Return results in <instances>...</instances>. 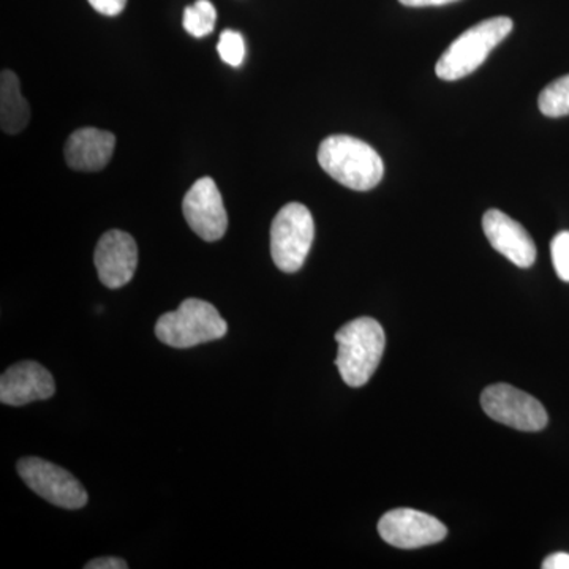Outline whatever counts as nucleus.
<instances>
[{"label": "nucleus", "instance_id": "ddd939ff", "mask_svg": "<svg viewBox=\"0 0 569 569\" xmlns=\"http://www.w3.org/2000/svg\"><path fill=\"white\" fill-rule=\"evenodd\" d=\"M114 148V134L86 127L70 134L66 144L67 164L73 170L88 173L103 170L110 163Z\"/></svg>", "mask_w": 569, "mask_h": 569}, {"label": "nucleus", "instance_id": "6ab92c4d", "mask_svg": "<svg viewBox=\"0 0 569 569\" xmlns=\"http://www.w3.org/2000/svg\"><path fill=\"white\" fill-rule=\"evenodd\" d=\"M89 3L104 17H118L126 9L127 0H89Z\"/></svg>", "mask_w": 569, "mask_h": 569}, {"label": "nucleus", "instance_id": "4468645a", "mask_svg": "<svg viewBox=\"0 0 569 569\" xmlns=\"http://www.w3.org/2000/svg\"><path fill=\"white\" fill-rule=\"evenodd\" d=\"M31 121V107L22 97L20 78L11 70L0 74V127L3 132L17 134Z\"/></svg>", "mask_w": 569, "mask_h": 569}, {"label": "nucleus", "instance_id": "20e7f679", "mask_svg": "<svg viewBox=\"0 0 569 569\" xmlns=\"http://www.w3.org/2000/svg\"><path fill=\"white\" fill-rule=\"evenodd\" d=\"M228 332L219 310L201 299H186L178 310L164 313L156 325V336L164 346L192 348L219 340Z\"/></svg>", "mask_w": 569, "mask_h": 569}, {"label": "nucleus", "instance_id": "1a4fd4ad", "mask_svg": "<svg viewBox=\"0 0 569 569\" xmlns=\"http://www.w3.org/2000/svg\"><path fill=\"white\" fill-rule=\"evenodd\" d=\"M182 212L193 233L213 242L227 233L228 216L222 193L212 178H201L183 197Z\"/></svg>", "mask_w": 569, "mask_h": 569}, {"label": "nucleus", "instance_id": "9d476101", "mask_svg": "<svg viewBox=\"0 0 569 569\" xmlns=\"http://www.w3.org/2000/svg\"><path fill=\"white\" fill-rule=\"evenodd\" d=\"M93 263L104 287L111 290L126 287L137 271V242L126 231H107L97 244Z\"/></svg>", "mask_w": 569, "mask_h": 569}, {"label": "nucleus", "instance_id": "412c9836", "mask_svg": "<svg viewBox=\"0 0 569 569\" xmlns=\"http://www.w3.org/2000/svg\"><path fill=\"white\" fill-rule=\"evenodd\" d=\"M545 569H569V553L557 552L549 556L542 563Z\"/></svg>", "mask_w": 569, "mask_h": 569}, {"label": "nucleus", "instance_id": "9b49d317", "mask_svg": "<svg viewBox=\"0 0 569 569\" xmlns=\"http://www.w3.org/2000/svg\"><path fill=\"white\" fill-rule=\"evenodd\" d=\"M482 230L490 246L518 268L527 269L537 260V246L522 224L507 213L490 209L482 217Z\"/></svg>", "mask_w": 569, "mask_h": 569}, {"label": "nucleus", "instance_id": "6e6552de", "mask_svg": "<svg viewBox=\"0 0 569 569\" xmlns=\"http://www.w3.org/2000/svg\"><path fill=\"white\" fill-rule=\"evenodd\" d=\"M378 533L399 549H419L447 538L443 522L417 509L399 508L387 512L378 522Z\"/></svg>", "mask_w": 569, "mask_h": 569}, {"label": "nucleus", "instance_id": "2eb2a0df", "mask_svg": "<svg viewBox=\"0 0 569 569\" xmlns=\"http://www.w3.org/2000/svg\"><path fill=\"white\" fill-rule=\"evenodd\" d=\"M216 21V7L209 0H197L183 11V29L197 39H203L212 33Z\"/></svg>", "mask_w": 569, "mask_h": 569}, {"label": "nucleus", "instance_id": "dca6fc26", "mask_svg": "<svg viewBox=\"0 0 569 569\" xmlns=\"http://www.w3.org/2000/svg\"><path fill=\"white\" fill-rule=\"evenodd\" d=\"M539 110L548 118H561L569 114V74L550 82L548 88L539 93Z\"/></svg>", "mask_w": 569, "mask_h": 569}, {"label": "nucleus", "instance_id": "4be33fe9", "mask_svg": "<svg viewBox=\"0 0 569 569\" xmlns=\"http://www.w3.org/2000/svg\"><path fill=\"white\" fill-rule=\"evenodd\" d=\"M406 7H440L448 6V3L458 2V0H399Z\"/></svg>", "mask_w": 569, "mask_h": 569}, {"label": "nucleus", "instance_id": "aec40b11", "mask_svg": "<svg viewBox=\"0 0 569 569\" xmlns=\"http://www.w3.org/2000/svg\"><path fill=\"white\" fill-rule=\"evenodd\" d=\"M86 569H127L129 565L121 559L116 557H102V559H96L89 561L84 567Z\"/></svg>", "mask_w": 569, "mask_h": 569}, {"label": "nucleus", "instance_id": "f8f14e48", "mask_svg": "<svg viewBox=\"0 0 569 569\" xmlns=\"http://www.w3.org/2000/svg\"><path fill=\"white\" fill-rule=\"evenodd\" d=\"M54 392V378L39 362H18L0 377V402L6 406H28L50 399Z\"/></svg>", "mask_w": 569, "mask_h": 569}, {"label": "nucleus", "instance_id": "7ed1b4c3", "mask_svg": "<svg viewBox=\"0 0 569 569\" xmlns=\"http://www.w3.org/2000/svg\"><path fill=\"white\" fill-rule=\"evenodd\" d=\"M515 28L508 17L490 18L463 32L449 44L436 66L438 78L443 81H458L473 73L489 58Z\"/></svg>", "mask_w": 569, "mask_h": 569}, {"label": "nucleus", "instance_id": "423d86ee", "mask_svg": "<svg viewBox=\"0 0 569 569\" xmlns=\"http://www.w3.org/2000/svg\"><path fill=\"white\" fill-rule=\"evenodd\" d=\"M481 406L493 421L522 432H539L548 426L549 418L542 403L511 385L498 383L486 388Z\"/></svg>", "mask_w": 569, "mask_h": 569}, {"label": "nucleus", "instance_id": "a211bd4d", "mask_svg": "<svg viewBox=\"0 0 569 569\" xmlns=\"http://www.w3.org/2000/svg\"><path fill=\"white\" fill-rule=\"evenodd\" d=\"M552 263L560 280L569 283V231H561L550 242Z\"/></svg>", "mask_w": 569, "mask_h": 569}, {"label": "nucleus", "instance_id": "f03ea898", "mask_svg": "<svg viewBox=\"0 0 569 569\" xmlns=\"http://www.w3.org/2000/svg\"><path fill=\"white\" fill-rule=\"evenodd\" d=\"M336 366L348 387L361 388L376 373L383 358L387 336L377 320L369 317L356 318L337 331Z\"/></svg>", "mask_w": 569, "mask_h": 569}, {"label": "nucleus", "instance_id": "0eeeda50", "mask_svg": "<svg viewBox=\"0 0 569 569\" xmlns=\"http://www.w3.org/2000/svg\"><path fill=\"white\" fill-rule=\"evenodd\" d=\"M17 468L28 488L56 507L81 509L88 505V492L81 482L62 467L39 458H24Z\"/></svg>", "mask_w": 569, "mask_h": 569}, {"label": "nucleus", "instance_id": "f257e3e1", "mask_svg": "<svg viewBox=\"0 0 569 569\" xmlns=\"http://www.w3.org/2000/svg\"><path fill=\"white\" fill-rule=\"evenodd\" d=\"M318 163L335 181L358 192L372 190L385 174L376 149L348 134L326 138L318 149Z\"/></svg>", "mask_w": 569, "mask_h": 569}, {"label": "nucleus", "instance_id": "39448f33", "mask_svg": "<svg viewBox=\"0 0 569 569\" xmlns=\"http://www.w3.org/2000/svg\"><path fill=\"white\" fill-rule=\"evenodd\" d=\"M316 223L305 204L283 206L271 224V254L283 272H298L312 249Z\"/></svg>", "mask_w": 569, "mask_h": 569}, {"label": "nucleus", "instance_id": "f3484780", "mask_svg": "<svg viewBox=\"0 0 569 569\" xmlns=\"http://www.w3.org/2000/svg\"><path fill=\"white\" fill-rule=\"evenodd\" d=\"M217 51H219L220 59L228 66L241 67L246 59L244 37L233 29H227L220 36Z\"/></svg>", "mask_w": 569, "mask_h": 569}]
</instances>
